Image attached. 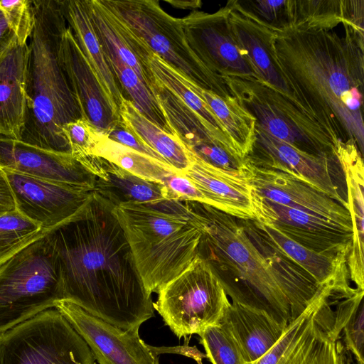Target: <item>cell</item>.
Instances as JSON below:
<instances>
[{"label":"cell","instance_id":"1","mask_svg":"<svg viewBox=\"0 0 364 364\" xmlns=\"http://www.w3.org/2000/svg\"><path fill=\"white\" fill-rule=\"evenodd\" d=\"M114 205L92 191L81 209L50 231L63 299L123 329L154 316Z\"/></svg>","mask_w":364,"mask_h":364},{"label":"cell","instance_id":"2","mask_svg":"<svg viewBox=\"0 0 364 364\" xmlns=\"http://www.w3.org/2000/svg\"><path fill=\"white\" fill-rule=\"evenodd\" d=\"M333 29L274 26L276 60L302 107L336 144L363 154L364 35L346 23Z\"/></svg>","mask_w":364,"mask_h":364},{"label":"cell","instance_id":"3","mask_svg":"<svg viewBox=\"0 0 364 364\" xmlns=\"http://www.w3.org/2000/svg\"><path fill=\"white\" fill-rule=\"evenodd\" d=\"M183 202L201 230L197 256L213 270L230 301L262 310L287 327L321 290L314 294L279 273V252L253 220Z\"/></svg>","mask_w":364,"mask_h":364},{"label":"cell","instance_id":"4","mask_svg":"<svg viewBox=\"0 0 364 364\" xmlns=\"http://www.w3.org/2000/svg\"><path fill=\"white\" fill-rule=\"evenodd\" d=\"M31 2L34 20L27 42L26 112L20 141L71 154L62 128L82 116L60 57L68 24L59 0Z\"/></svg>","mask_w":364,"mask_h":364},{"label":"cell","instance_id":"5","mask_svg":"<svg viewBox=\"0 0 364 364\" xmlns=\"http://www.w3.org/2000/svg\"><path fill=\"white\" fill-rule=\"evenodd\" d=\"M113 211L149 294L158 293L196 257L201 230L183 201L122 203Z\"/></svg>","mask_w":364,"mask_h":364},{"label":"cell","instance_id":"6","mask_svg":"<svg viewBox=\"0 0 364 364\" xmlns=\"http://www.w3.org/2000/svg\"><path fill=\"white\" fill-rule=\"evenodd\" d=\"M363 294L344 282L325 285L265 355L245 364H344L343 328Z\"/></svg>","mask_w":364,"mask_h":364},{"label":"cell","instance_id":"7","mask_svg":"<svg viewBox=\"0 0 364 364\" xmlns=\"http://www.w3.org/2000/svg\"><path fill=\"white\" fill-rule=\"evenodd\" d=\"M63 298L49 231L0 265V336Z\"/></svg>","mask_w":364,"mask_h":364},{"label":"cell","instance_id":"8","mask_svg":"<svg viewBox=\"0 0 364 364\" xmlns=\"http://www.w3.org/2000/svg\"><path fill=\"white\" fill-rule=\"evenodd\" d=\"M232 97L270 135L318 157L337 158L336 144L309 113L262 80L250 76L223 77Z\"/></svg>","mask_w":364,"mask_h":364},{"label":"cell","instance_id":"9","mask_svg":"<svg viewBox=\"0 0 364 364\" xmlns=\"http://www.w3.org/2000/svg\"><path fill=\"white\" fill-rule=\"evenodd\" d=\"M136 36L192 82L223 99L232 97L223 78L211 71L190 48L181 18L166 13L156 0H102Z\"/></svg>","mask_w":364,"mask_h":364},{"label":"cell","instance_id":"10","mask_svg":"<svg viewBox=\"0 0 364 364\" xmlns=\"http://www.w3.org/2000/svg\"><path fill=\"white\" fill-rule=\"evenodd\" d=\"M154 308L179 338L219 323L230 301L217 275L198 256L158 292Z\"/></svg>","mask_w":364,"mask_h":364},{"label":"cell","instance_id":"11","mask_svg":"<svg viewBox=\"0 0 364 364\" xmlns=\"http://www.w3.org/2000/svg\"><path fill=\"white\" fill-rule=\"evenodd\" d=\"M0 364H96L81 336L55 308L0 336Z\"/></svg>","mask_w":364,"mask_h":364},{"label":"cell","instance_id":"12","mask_svg":"<svg viewBox=\"0 0 364 364\" xmlns=\"http://www.w3.org/2000/svg\"><path fill=\"white\" fill-rule=\"evenodd\" d=\"M252 150L245 158L259 168L289 173L314 187L349 210L338 182L345 177L338 158L318 157L304 153L270 135L257 124Z\"/></svg>","mask_w":364,"mask_h":364},{"label":"cell","instance_id":"13","mask_svg":"<svg viewBox=\"0 0 364 364\" xmlns=\"http://www.w3.org/2000/svg\"><path fill=\"white\" fill-rule=\"evenodd\" d=\"M56 309L81 336L100 364H159L158 348L146 344L139 330L123 329L61 299Z\"/></svg>","mask_w":364,"mask_h":364},{"label":"cell","instance_id":"14","mask_svg":"<svg viewBox=\"0 0 364 364\" xmlns=\"http://www.w3.org/2000/svg\"><path fill=\"white\" fill-rule=\"evenodd\" d=\"M255 218L317 253L348 255L353 233L341 225L271 202L252 192Z\"/></svg>","mask_w":364,"mask_h":364},{"label":"cell","instance_id":"15","mask_svg":"<svg viewBox=\"0 0 364 364\" xmlns=\"http://www.w3.org/2000/svg\"><path fill=\"white\" fill-rule=\"evenodd\" d=\"M3 171L13 192L16 210L46 230L75 215L92 191L9 170Z\"/></svg>","mask_w":364,"mask_h":364},{"label":"cell","instance_id":"16","mask_svg":"<svg viewBox=\"0 0 364 364\" xmlns=\"http://www.w3.org/2000/svg\"><path fill=\"white\" fill-rule=\"evenodd\" d=\"M181 21L190 48L211 71L257 77L234 39L226 5L211 14L193 11Z\"/></svg>","mask_w":364,"mask_h":364},{"label":"cell","instance_id":"17","mask_svg":"<svg viewBox=\"0 0 364 364\" xmlns=\"http://www.w3.org/2000/svg\"><path fill=\"white\" fill-rule=\"evenodd\" d=\"M245 162L252 193L271 202L329 220L353 231L350 211L334 199L289 173Z\"/></svg>","mask_w":364,"mask_h":364},{"label":"cell","instance_id":"18","mask_svg":"<svg viewBox=\"0 0 364 364\" xmlns=\"http://www.w3.org/2000/svg\"><path fill=\"white\" fill-rule=\"evenodd\" d=\"M0 168L93 191L94 175L71 154L0 136Z\"/></svg>","mask_w":364,"mask_h":364},{"label":"cell","instance_id":"19","mask_svg":"<svg viewBox=\"0 0 364 364\" xmlns=\"http://www.w3.org/2000/svg\"><path fill=\"white\" fill-rule=\"evenodd\" d=\"M226 6L234 39L257 78L306 112L291 90L276 60L273 49L274 26L259 18L238 1H229Z\"/></svg>","mask_w":364,"mask_h":364},{"label":"cell","instance_id":"20","mask_svg":"<svg viewBox=\"0 0 364 364\" xmlns=\"http://www.w3.org/2000/svg\"><path fill=\"white\" fill-rule=\"evenodd\" d=\"M60 57L82 118L107 134L121 119L114 114L98 77L68 26L63 34Z\"/></svg>","mask_w":364,"mask_h":364},{"label":"cell","instance_id":"21","mask_svg":"<svg viewBox=\"0 0 364 364\" xmlns=\"http://www.w3.org/2000/svg\"><path fill=\"white\" fill-rule=\"evenodd\" d=\"M191 164L182 174L202 193L210 205L235 218L254 220L252 188L247 165L228 171L214 166L189 151Z\"/></svg>","mask_w":364,"mask_h":364},{"label":"cell","instance_id":"22","mask_svg":"<svg viewBox=\"0 0 364 364\" xmlns=\"http://www.w3.org/2000/svg\"><path fill=\"white\" fill-rule=\"evenodd\" d=\"M90 17L105 52L109 53L134 70L152 93L156 84L149 59V46L118 18L102 0H86Z\"/></svg>","mask_w":364,"mask_h":364},{"label":"cell","instance_id":"23","mask_svg":"<svg viewBox=\"0 0 364 364\" xmlns=\"http://www.w3.org/2000/svg\"><path fill=\"white\" fill-rule=\"evenodd\" d=\"M59 1L68 26L98 77L114 114L120 118L119 107L122 102L128 98L114 73L94 30L86 0Z\"/></svg>","mask_w":364,"mask_h":364},{"label":"cell","instance_id":"24","mask_svg":"<svg viewBox=\"0 0 364 364\" xmlns=\"http://www.w3.org/2000/svg\"><path fill=\"white\" fill-rule=\"evenodd\" d=\"M28 45L16 40L0 58V136L21 140L26 112Z\"/></svg>","mask_w":364,"mask_h":364},{"label":"cell","instance_id":"25","mask_svg":"<svg viewBox=\"0 0 364 364\" xmlns=\"http://www.w3.org/2000/svg\"><path fill=\"white\" fill-rule=\"evenodd\" d=\"M219 323L237 342L245 363L265 355L286 328L265 311L235 301H230Z\"/></svg>","mask_w":364,"mask_h":364},{"label":"cell","instance_id":"26","mask_svg":"<svg viewBox=\"0 0 364 364\" xmlns=\"http://www.w3.org/2000/svg\"><path fill=\"white\" fill-rule=\"evenodd\" d=\"M161 110L174 134L184 147L191 151L199 146L213 143L234 157L242 159L227 135L208 124L183 101L156 79L152 89Z\"/></svg>","mask_w":364,"mask_h":364},{"label":"cell","instance_id":"27","mask_svg":"<svg viewBox=\"0 0 364 364\" xmlns=\"http://www.w3.org/2000/svg\"><path fill=\"white\" fill-rule=\"evenodd\" d=\"M336 155L343 171L347 200L352 218L353 241L347 257L350 275L363 276V155L353 140L338 141Z\"/></svg>","mask_w":364,"mask_h":364},{"label":"cell","instance_id":"28","mask_svg":"<svg viewBox=\"0 0 364 364\" xmlns=\"http://www.w3.org/2000/svg\"><path fill=\"white\" fill-rule=\"evenodd\" d=\"M100 167L101 176L97 177L93 191L115 206L122 203L155 204L173 200L161 183L137 176L102 158Z\"/></svg>","mask_w":364,"mask_h":364},{"label":"cell","instance_id":"29","mask_svg":"<svg viewBox=\"0 0 364 364\" xmlns=\"http://www.w3.org/2000/svg\"><path fill=\"white\" fill-rule=\"evenodd\" d=\"M253 221L276 248L306 272L320 286L350 279L347 266L348 255L332 256L315 252L279 230L255 220Z\"/></svg>","mask_w":364,"mask_h":364},{"label":"cell","instance_id":"30","mask_svg":"<svg viewBox=\"0 0 364 364\" xmlns=\"http://www.w3.org/2000/svg\"><path fill=\"white\" fill-rule=\"evenodd\" d=\"M119 116L127 127L177 172L182 173L188 168L189 151L178 139L149 120L129 100H122Z\"/></svg>","mask_w":364,"mask_h":364},{"label":"cell","instance_id":"31","mask_svg":"<svg viewBox=\"0 0 364 364\" xmlns=\"http://www.w3.org/2000/svg\"><path fill=\"white\" fill-rule=\"evenodd\" d=\"M191 89L210 107L224 127L227 134L242 159L252 150L256 136L255 118L235 97L223 99L203 89L188 80Z\"/></svg>","mask_w":364,"mask_h":364},{"label":"cell","instance_id":"32","mask_svg":"<svg viewBox=\"0 0 364 364\" xmlns=\"http://www.w3.org/2000/svg\"><path fill=\"white\" fill-rule=\"evenodd\" d=\"M92 155L137 176L164 185L169 176L178 173L166 163L112 141L102 132L99 134Z\"/></svg>","mask_w":364,"mask_h":364},{"label":"cell","instance_id":"33","mask_svg":"<svg viewBox=\"0 0 364 364\" xmlns=\"http://www.w3.org/2000/svg\"><path fill=\"white\" fill-rule=\"evenodd\" d=\"M351 4L352 0H287L280 26L333 29L348 23Z\"/></svg>","mask_w":364,"mask_h":364},{"label":"cell","instance_id":"34","mask_svg":"<svg viewBox=\"0 0 364 364\" xmlns=\"http://www.w3.org/2000/svg\"><path fill=\"white\" fill-rule=\"evenodd\" d=\"M105 54L128 100L149 120L174 136L157 100L134 70L117 56L107 52Z\"/></svg>","mask_w":364,"mask_h":364},{"label":"cell","instance_id":"35","mask_svg":"<svg viewBox=\"0 0 364 364\" xmlns=\"http://www.w3.org/2000/svg\"><path fill=\"white\" fill-rule=\"evenodd\" d=\"M149 63L151 70L158 81L180 97L188 107L215 129L228 136L224 127L208 104L191 89L188 78L154 53Z\"/></svg>","mask_w":364,"mask_h":364},{"label":"cell","instance_id":"36","mask_svg":"<svg viewBox=\"0 0 364 364\" xmlns=\"http://www.w3.org/2000/svg\"><path fill=\"white\" fill-rule=\"evenodd\" d=\"M50 230L42 229L17 210L0 216V265Z\"/></svg>","mask_w":364,"mask_h":364},{"label":"cell","instance_id":"37","mask_svg":"<svg viewBox=\"0 0 364 364\" xmlns=\"http://www.w3.org/2000/svg\"><path fill=\"white\" fill-rule=\"evenodd\" d=\"M206 357L213 364H245L239 346L221 323L207 327L199 334Z\"/></svg>","mask_w":364,"mask_h":364},{"label":"cell","instance_id":"38","mask_svg":"<svg viewBox=\"0 0 364 364\" xmlns=\"http://www.w3.org/2000/svg\"><path fill=\"white\" fill-rule=\"evenodd\" d=\"M62 131L71 154L90 170V161L100 132L84 118L64 124Z\"/></svg>","mask_w":364,"mask_h":364},{"label":"cell","instance_id":"39","mask_svg":"<svg viewBox=\"0 0 364 364\" xmlns=\"http://www.w3.org/2000/svg\"><path fill=\"white\" fill-rule=\"evenodd\" d=\"M0 10L20 44L28 42L33 26L31 1L0 0Z\"/></svg>","mask_w":364,"mask_h":364},{"label":"cell","instance_id":"40","mask_svg":"<svg viewBox=\"0 0 364 364\" xmlns=\"http://www.w3.org/2000/svg\"><path fill=\"white\" fill-rule=\"evenodd\" d=\"M345 348L350 351L359 364H364V305L362 301L353 311L342 332Z\"/></svg>","mask_w":364,"mask_h":364},{"label":"cell","instance_id":"41","mask_svg":"<svg viewBox=\"0 0 364 364\" xmlns=\"http://www.w3.org/2000/svg\"><path fill=\"white\" fill-rule=\"evenodd\" d=\"M164 186L168 188L173 200L196 201L207 204V201L202 193L182 173H176L169 176L166 179Z\"/></svg>","mask_w":364,"mask_h":364},{"label":"cell","instance_id":"42","mask_svg":"<svg viewBox=\"0 0 364 364\" xmlns=\"http://www.w3.org/2000/svg\"><path fill=\"white\" fill-rule=\"evenodd\" d=\"M105 135L111 140L120 144L166 163L157 153L146 146L134 133L127 127L122 119Z\"/></svg>","mask_w":364,"mask_h":364},{"label":"cell","instance_id":"43","mask_svg":"<svg viewBox=\"0 0 364 364\" xmlns=\"http://www.w3.org/2000/svg\"><path fill=\"white\" fill-rule=\"evenodd\" d=\"M248 3L252 5V9L250 10L266 22L275 26L283 23L287 0H256Z\"/></svg>","mask_w":364,"mask_h":364},{"label":"cell","instance_id":"44","mask_svg":"<svg viewBox=\"0 0 364 364\" xmlns=\"http://www.w3.org/2000/svg\"><path fill=\"white\" fill-rule=\"evenodd\" d=\"M16 210L13 192L3 170L0 168V216Z\"/></svg>","mask_w":364,"mask_h":364},{"label":"cell","instance_id":"45","mask_svg":"<svg viewBox=\"0 0 364 364\" xmlns=\"http://www.w3.org/2000/svg\"><path fill=\"white\" fill-rule=\"evenodd\" d=\"M16 40L15 33L9 27L4 14L0 10V58Z\"/></svg>","mask_w":364,"mask_h":364}]
</instances>
